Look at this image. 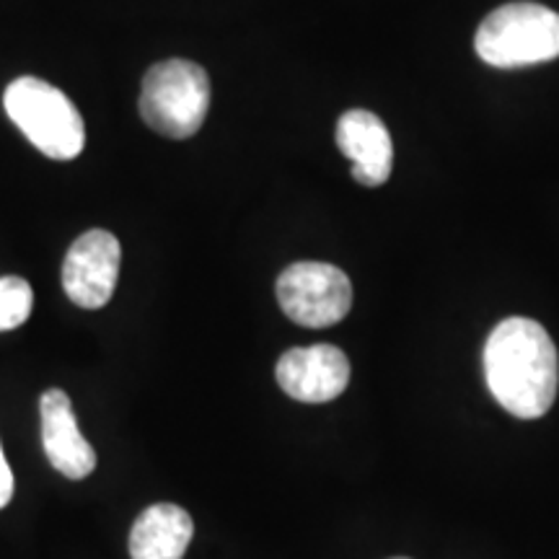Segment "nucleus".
<instances>
[{
	"mask_svg": "<svg viewBox=\"0 0 559 559\" xmlns=\"http://www.w3.org/2000/svg\"><path fill=\"white\" fill-rule=\"evenodd\" d=\"M485 376L492 396L521 419L544 417L557 400L559 355L539 321L510 317L485 345Z\"/></svg>",
	"mask_w": 559,
	"mask_h": 559,
	"instance_id": "1",
	"label": "nucleus"
},
{
	"mask_svg": "<svg viewBox=\"0 0 559 559\" xmlns=\"http://www.w3.org/2000/svg\"><path fill=\"white\" fill-rule=\"evenodd\" d=\"M5 115L47 158L70 160L86 145V124L79 107L52 83L24 75L3 94Z\"/></svg>",
	"mask_w": 559,
	"mask_h": 559,
	"instance_id": "2",
	"label": "nucleus"
},
{
	"mask_svg": "<svg viewBox=\"0 0 559 559\" xmlns=\"http://www.w3.org/2000/svg\"><path fill=\"white\" fill-rule=\"evenodd\" d=\"M210 109V79L192 60H164L145 73L140 86V117L158 135L192 138Z\"/></svg>",
	"mask_w": 559,
	"mask_h": 559,
	"instance_id": "4",
	"label": "nucleus"
},
{
	"mask_svg": "<svg viewBox=\"0 0 559 559\" xmlns=\"http://www.w3.org/2000/svg\"><path fill=\"white\" fill-rule=\"evenodd\" d=\"M122 247L115 234L91 228L73 241L62 262V288L81 309H102L115 296Z\"/></svg>",
	"mask_w": 559,
	"mask_h": 559,
	"instance_id": "6",
	"label": "nucleus"
},
{
	"mask_svg": "<svg viewBox=\"0 0 559 559\" xmlns=\"http://www.w3.org/2000/svg\"><path fill=\"white\" fill-rule=\"evenodd\" d=\"M277 300L290 321L309 330H324L353 309V283L334 264L296 262L280 272Z\"/></svg>",
	"mask_w": 559,
	"mask_h": 559,
	"instance_id": "5",
	"label": "nucleus"
},
{
	"mask_svg": "<svg viewBox=\"0 0 559 559\" xmlns=\"http://www.w3.org/2000/svg\"><path fill=\"white\" fill-rule=\"evenodd\" d=\"M394 559H407V557H394Z\"/></svg>",
	"mask_w": 559,
	"mask_h": 559,
	"instance_id": "13",
	"label": "nucleus"
},
{
	"mask_svg": "<svg viewBox=\"0 0 559 559\" xmlns=\"http://www.w3.org/2000/svg\"><path fill=\"white\" fill-rule=\"evenodd\" d=\"M34 293L24 277H0V332L16 330L32 313Z\"/></svg>",
	"mask_w": 559,
	"mask_h": 559,
	"instance_id": "11",
	"label": "nucleus"
},
{
	"mask_svg": "<svg viewBox=\"0 0 559 559\" xmlns=\"http://www.w3.org/2000/svg\"><path fill=\"white\" fill-rule=\"evenodd\" d=\"M337 145L353 160V179L362 187H381L391 177L394 145L386 124L379 115L366 109H353L340 117Z\"/></svg>",
	"mask_w": 559,
	"mask_h": 559,
	"instance_id": "9",
	"label": "nucleus"
},
{
	"mask_svg": "<svg viewBox=\"0 0 559 559\" xmlns=\"http://www.w3.org/2000/svg\"><path fill=\"white\" fill-rule=\"evenodd\" d=\"M13 498V474L5 456H0V508H5Z\"/></svg>",
	"mask_w": 559,
	"mask_h": 559,
	"instance_id": "12",
	"label": "nucleus"
},
{
	"mask_svg": "<svg viewBox=\"0 0 559 559\" xmlns=\"http://www.w3.org/2000/svg\"><path fill=\"white\" fill-rule=\"evenodd\" d=\"M0 456H3V449H0Z\"/></svg>",
	"mask_w": 559,
	"mask_h": 559,
	"instance_id": "14",
	"label": "nucleus"
},
{
	"mask_svg": "<svg viewBox=\"0 0 559 559\" xmlns=\"http://www.w3.org/2000/svg\"><path fill=\"white\" fill-rule=\"evenodd\" d=\"M277 383L290 400L324 404L337 400L349 383V360L334 345L293 347L275 368Z\"/></svg>",
	"mask_w": 559,
	"mask_h": 559,
	"instance_id": "7",
	"label": "nucleus"
},
{
	"mask_svg": "<svg viewBox=\"0 0 559 559\" xmlns=\"http://www.w3.org/2000/svg\"><path fill=\"white\" fill-rule=\"evenodd\" d=\"M194 534L192 515L174 502H156L138 515L130 531L132 559H185Z\"/></svg>",
	"mask_w": 559,
	"mask_h": 559,
	"instance_id": "10",
	"label": "nucleus"
},
{
	"mask_svg": "<svg viewBox=\"0 0 559 559\" xmlns=\"http://www.w3.org/2000/svg\"><path fill=\"white\" fill-rule=\"evenodd\" d=\"M474 50L487 66L513 70L559 58V13L539 3L500 5L481 21Z\"/></svg>",
	"mask_w": 559,
	"mask_h": 559,
	"instance_id": "3",
	"label": "nucleus"
},
{
	"mask_svg": "<svg viewBox=\"0 0 559 559\" xmlns=\"http://www.w3.org/2000/svg\"><path fill=\"white\" fill-rule=\"evenodd\" d=\"M41 445L47 459L68 479H83L96 469V451L75 425L73 404L62 389H47L39 402Z\"/></svg>",
	"mask_w": 559,
	"mask_h": 559,
	"instance_id": "8",
	"label": "nucleus"
}]
</instances>
